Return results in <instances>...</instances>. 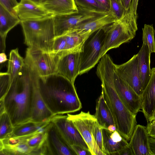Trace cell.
I'll use <instances>...</instances> for the list:
<instances>
[{
    "label": "cell",
    "mask_w": 155,
    "mask_h": 155,
    "mask_svg": "<svg viewBox=\"0 0 155 155\" xmlns=\"http://www.w3.org/2000/svg\"><path fill=\"white\" fill-rule=\"evenodd\" d=\"M115 67L110 57L106 54L99 62L96 73L101 81V94L113 115L116 130L128 141L137 125L136 115L128 109L116 91L114 81Z\"/></svg>",
    "instance_id": "obj_1"
},
{
    "label": "cell",
    "mask_w": 155,
    "mask_h": 155,
    "mask_svg": "<svg viewBox=\"0 0 155 155\" xmlns=\"http://www.w3.org/2000/svg\"><path fill=\"white\" fill-rule=\"evenodd\" d=\"M39 79L37 74L25 64L2 99L5 111L14 127L31 121L34 88Z\"/></svg>",
    "instance_id": "obj_2"
},
{
    "label": "cell",
    "mask_w": 155,
    "mask_h": 155,
    "mask_svg": "<svg viewBox=\"0 0 155 155\" xmlns=\"http://www.w3.org/2000/svg\"><path fill=\"white\" fill-rule=\"evenodd\" d=\"M40 90L54 116L74 113L82 108L74 84L62 77L55 74L44 81L40 79Z\"/></svg>",
    "instance_id": "obj_3"
},
{
    "label": "cell",
    "mask_w": 155,
    "mask_h": 155,
    "mask_svg": "<svg viewBox=\"0 0 155 155\" xmlns=\"http://www.w3.org/2000/svg\"><path fill=\"white\" fill-rule=\"evenodd\" d=\"M54 16L20 21L24 43L28 47L51 52L56 38Z\"/></svg>",
    "instance_id": "obj_4"
},
{
    "label": "cell",
    "mask_w": 155,
    "mask_h": 155,
    "mask_svg": "<svg viewBox=\"0 0 155 155\" xmlns=\"http://www.w3.org/2000/svg\"><path fill=\"white\" fill-rule=\"evenodd\" d=\"M137 14L129 8L120 19L105 26V35L101 58L109 50L131 41L138 29Z\"/></svg>",
    "instance_id": "obj_5"
},
{
    "label": "cell",
    "mask_w": 155,
    "mask_h": 155,
    "mask_svg": "<svg viewBox=\"0 0 155 155\" xmlns=\"http://www.w3.org/2000/svg\"><path fill=\"white\" fill-rule=\"evenodd\" d=\"M105 27L91 34L84 41L81 52L80 75L87 72L100 60L105 35Z\"/></svg>",
    "instance_id": "obj_6"
},
{
    "label": "cell",
    "mask_w": 155,
    "mask_h": 155,
    "mask_svg": "<svg viewBox=\"0 0 155 155\" xmlns=\"http://www.w3.org/2000/svg\"><path fill=\"white\" fill-rule=\"evenodd\" d=\"M58 59L51 53L28 47L25 52V64L38 75L40 80H45L57 74Z\"/></svg>",
    "instance_id": "obj_7"
},
{
    "label": "cell",
    "mask_w": 155,
    "mask_h": 155,
    "mask_svg": "<svg viewBox=\"0 0 155 155\" xmlns=\"http://www.w3.org/2000/svg\"><path fill=\"white\" fill-rule=\"evenodd\" d=\"M78 12L71 14L54 15L56 37L64 35L76 27L109 13L95 12L78 7Z\"/></svg>",
    "instance_id": "obj_8"
},
{
    "label": "cell",
    "mask_w": 155,
    "mask_h": 155,
    "mask_svg": "<svg viewBox=\"0 0 155 155\" xmlns=\"http://www.w3.org/2000/svg\"><path fill=\"white\" fill-rule=\"evenodd\" d=\"M46 132V137L40 149L41 155H76L64 140L51 120Z\"/></svg>",
    "instance_id": "obj_9"
},
{
    "label": "cell",
    "mask_w": 155,
    "mask_h": 155,
    "mask_svg": "<svg viewBox=\"0 0 155 155\" xmlns=\"http://www.w3.org/2000/svg\"><path fill=\"white\" fill-rule=\"evenodd\" d=\"M82 47L70 51L57 58V74L66 79L73 84L79 75Z\"/></svg>",
    "instance_id": "obj_10"
},
{
    "label": "cell",
    "mask_w": 155,
    "mask_h": 155,
    "mask_svg": "<svg viewBox=\"0 0 155 155\" xmlns=\"http://www.w3.org/2000/svg\"><path fill=\"white\" fill-rule=\"evenodd\" d=\"M67 115L57 114L51 120L65 142L70 147L78 145L89 150L87 145Z\"/></svg>",
    "instance_id": "obj_11"
},
{
    "label": "cell",
    "mask_w": 155,
    "mask_h": 155,
    "mask_svg": "<svg viewBox=\"0 0 155 155\" xmlns=\"http://www.w3.org/2000/svg\"><path fill=\"white\" fill-rule=\"evenodd\" d=\"M67 118L71 120L87 145L92 155H94V150L97 144L93 138L92 131L97 120L94 115L81 111L78 114H67Z\"/></svg>",
    "instance_id": "obj_12"
},
{
    "label": "cell",
    "mask_w": 155,
    "mask_h": 155,
    "mask_svg": "<svg viewBox=\"0 0 155 155\" xmlns=\"http://www.w3.org/2000/svg\"><path fill=\"white\" fill-rule=\"evenodd\" d=\"M115 71L122 80L141 96L143 90L140 78L137 54L134 55L123 64H115Z\"/></svg>",
    "instance_id": "obj_13"
},
{
    "label": "cell",
    "mask_w": 155,
    "mask_h": 155,
    "mask_svg": "<svg viewBox=\"0 0 155 155\" xmlns=\"http://www.w3.org/2000/svg\"><path fill=\"white\" fill-rule=\"evenodd\" d=\"M114 81L115 90L120 100L131 113L137 115L141 109V97L122 80L115 71L114 74Z\"/></svg>",
    "instance_id": "obj_14"
},
{
    "label": "cell",
    "mask_w": 155,
    "mask_h": 155,
    "mask_svg": "<svg viewBox=\"0 0 155 155\" xmlns=\"http://www.w3.org/2000/svg\"><path fill=\"white\" fill-rule=\"evenodd\" d=\"M54 115L47 107L40 90V78L34 87L31 121L35 123L46 122L51 120Z\"/></svg>",
    "instance_id": "obj_15"
},
{
    "label": "cell",
    "mask_w": 155,
    "mask_h": 155,
    "mask_svg": "<svg viewBox=\"0 0 155 155\" xmlns=\"http://www.w3.org/2000/svg\"><path fill=\"white\" fill-rule=\"evenodd\" d=\"M15 10L20 21L40 19L54 15L43 6L31 0H21Z\"/></svg>",
    "instance_id": "obj_16"
},
{
    "label": "cell",
    "mask_w": 155,
    "mask_h": 155,
    "mask_svg": "<svg viewBox=\"0 0 155 155\" xmlns=\"http://www.w3.org/2000/svg\"><path fill=\"white\" fill-rule=\"evenodd\" d=\"M149 137L146 127L140 124L137 125L129 143L134 155H153Z\"/></svg>",
    "instance_id": "obj_17"
},
{
    "label": "cell",
    "mask_w": 155,
    "mask_h": 155,
    "mask_svg": "<svg viewBox=\"0 0 155 155\" xmlns=\"http://www.w3.org/2000/svg\"><path fill=\"white\" fill-rule=\"evenodd\" d=\"M141 97L142 112L148 122L155 110V67L151 69L150 78Z\"/></svg>",
    "instance_id": "obj_18"
},
{
    "label": "cell",
    "mask_w": 155,
    "mask_h": 155,
    "mask_svg": "<svg viewBox=\"0 0 155 155\" xmlns=\"http://www.w3.org/2000/svg\"><path fill=\"white\" fill-rule=\"evenodd\" d=\"M115 20L112 15L108 13L78 25L71 31L79 34L89 36L98 29L114 22Z\"/></svg>",
    "instance_id": "obj_19"
},
{
    "label": "cell",
    "mask_w": 155,
    "mask_h": 155,
    "mask_svg": "<svg viewBox=\"0 0 155 155\" xmlns=\"http://www.w3.org/2000/svg\"><path fill=\"white\" fill-rule=\"evenodd\" d=\"M137 54L141 85L143 91L149 82L151 74L150 67L151 54L148 46L143 43Z\"/></svg>",
    "instance_id": "obj_20"
},
{
    "label": "cell",
    "mask_w": 155,
    "mask_h": 155,
    "mask_svg": "<svg viewBox=\"0 0 155 155\" xmlns=\"http://www.w3.org/2000/svg\"><path fill=\"white\" fill-rule=\"evenodd\" d=\"M43 6L54 15L71 14L78 11L74 0H47Z\"/></svg>",
    "instance_id": "obj_21"
},
{
    "label": "cell",
    "mask_w": 155,
    "mask_h": 155,
    "mask_svg": "<svg viewBox=\"0 0 155 155\" xmlns=\"http://www.w3.org/2000/svg\"><path fill=\"white\" fill-rule=\"evenodd\" d=\"M94 116L102 129L107 130L110 125H115L113 115L102 94L97 100Z\"/></svg>",
    "instance_id": "obj_22"
},
{
    "label": "cell",
    "mask_w": 155,
    "mask_h": 155,
    "mask_svg": "<svg viewBox=\"0 0 155 155\" xmlns=\"http://www.w3.org/2000/svg\"><path fill=\"white\" fill-rule=\"evenodd\" d=\"M25 64L24 59L21 56L18 48L10 52L7 73L9 76V87L22 70Z\"/></svg>",
    "instance_id": "obj_23"
},
{
    "label": "cell",
    "mask_w": 155,
    "mask_h": 155,
    "mask_svg": "<svg viewBox=\"0 0 155 155\" xmlns=\"http://www.w3.org/2000/svg\"><path fill=\"white\" fill-rule=\"evenodd\" d=\"M20 22L17 15L11 13L0 4V35L1 38L6 39L8 32Z\"/></svg>",
    "instance_id": "obj_24"
},
{
    "label": "cell",
    "mask_w": 155,
    "mask_h": 155,
    "mask_svg": "<svg viewBox=\"0 0 155 155\" xmlns=\"http://www.w3.org/2000/svg\"><path fill=\"white\" fill-rule=\"evenodd\" d=\"M111 133L107 129H102L103 145L105 155H116L129 144L125 139L120 142L114 141L110 137Z\"/></svg>",
    "instance_id": "obj_25"
},
{
    "label": "cell",
    "mask_w": 155,
    "mask_h": 155,
    "mask_svg": "<svg viewBox=\"0 0 155 155\" xmlns=\"http://www.w3.org/2000/svg\"><path fill=\"white\" fill-rule=\"evenodd\" d=\"M48 122V121L35 123L30 121L14 127L13 133L10 137H23L39 133L38 131L47 125Z\"/></svg>",
    "instance_id": "obj_26"
},
{
    "label": "cell",
    "mask_w": 155,
    "mask_h": 155,
    "mask_svg": "<svg viewBox=\"0 0 155 155\" xmlns=\"http://www.w3.org/2000/svg\"><path fill=\"white\" fill-rule=\"evenodd\" d=\"M14 128V127L7 113L5 112L0 114V140L10 137Z\"/></svg>",
    "instance_id": "obj_27"
},
{
    "label": "cell",
    "mask_w": 155,
    "mask_h": 155,
    "mask_svg": "<svg viewBox=\"0 0 155 155\" xmlns=\"http://www.w3.org/2000/svg\"><path fill=\"white\" fill-rule=\"evenodd\" d=\"M142 30L143 43L148 46L150 54L155 53V30L153 25L145 24Z\"/></svg>",
    "instance_id": "obj_28"
},
{
    "label": "cell",
    "mask_w": 155,
    "mask_h": 155,
    "mask_svg": "<svg viewBox=\"0 0 155 155\" xmlns=\"http://www.w3.org/2000/svg\"><path fill=\"white\" fill-rule=\"evenodd\" d=\"M46 136L45 131L44 133L35 134L26 139V142L30 147L34 150L35 155H41L40 149Z\"/></svg>",
    "instance_id": "obj_29"
},
{
    "label": "cell",
    "mask_w": 155,
    "mask_h": 155,
    "mask_svg": "<svg viewBox=\"0 0 155 155\" xmlns=\"http://www.w3.org/2000/svg\"><path fill=\"white\" fill-rule=\"evenodd\" d=\"M69 51L67 50L65 35L56 37L51 53L58 58Z\"/></svg>",
    "instance_id": "obj_30"
},
{
    "label": "cell",
    "mask_w": 155,
    "mask_h": 155,
    "mask_svg": "<svg viewBox=\"0 0 155 155\" xmlns=\"http://www.w3.org/2000/svg\"><path fill=\"white\" fill-rule=\"evenodd\" d=\"M74 1L78 7L95 12L109 13L108 10L100 5L96 0H74Z\"/></svg>",
    "instance_id": "obj_31"
},
{
    "label": "cell",
    "mask_w": 155,
    "mask_h": 155,
    "mask_svg": "<svg viewBox=\"0 0 155 155\" xmlns=\"http://www.w3.org/2000/svg\"><path fill=\"white\" fill-rule=\"evenodd\" d=\"M126 11L121 3L117 0H110L109 13L114 17L116 20L120 18Z\"/></svg>",
    "instance_id": "obj_32"
},
{
    "label": "cell",
    "mask_w": 155,
    "mask_h": 155,
    "mask_svg": "<svg viewBox=\"0 0 155 155\" xmlns=\"http://www.w3.org/2000/svg\"><path fill=\"white\" fill-rule=\"evenodd\" d=\"M92 134L94 140L104 153L103 145L102 129L99 126L97 120L93 126Z\"/></svg>",
    "instance_id": "obj_33"
},
{
    "label": "cell",
    "mask_w": 155,
    "mask_h": 155,
    "mask_svg": "<svg viewBox=\"0 0 155 155\" xmlns=\"http://www.w3.org/2000/svg\"><path fill=\"white\" fill-rule=\"evenodd\" d=\"M9 88L8 74L7 72L1 73L0 100L3 99Z\"/></svg>",
    "instance_id": "obj_34"
},
{
    "label": "cell",
    "mask_w": 155,
    "mask_h": 155,
    "mask_svg": "<svg viewBox=\"0 0 155 155\" xmlns=\"http://www.w3.org/2000/svg\"><path fill=\"white\" fill-rule=\"evenodd\" d=\"M18 3L16 0H0V4L3 5L11 13L17 15L15 8Z\"/></svg>",
    "instance_id": "obj_35"
},
{
    "label": "cell",
    "mask_w": 155,
    "mask_h": 155,
    "mask_svg": "<svg viewBox=\"0 0 155 155\" xmlns=\"http://www.w3.org/2000/svg\"><path fill=\"white\" fill-rule=\"evenodd\" d=\"M71 147L77 155H89L91 154L89 150L78 145H73Z\"/></svg>",
    "instance_id": "obj_36"
},
{
    "label": "cell",
    "mask_w": 155,
    "mask_h": 155,
    "mask_svg": "<svg viewBox=\"0 0 155 155\" xmlns=\"http://www.w3.org/2000/svg\"><path fill=\"white\" fill-rule=\"evenodd\" d=\"M116 155H134L133 151L129 144L117 153Z\"/></svg>",
    "instance_id": "obj_37"
},
{
    "label": "cell",
    "mask_w": 155,
    "mask_h": 155,
    "mask_svg": "<svg viewBox=\"0 0 155 155\" xmlns=\"http://www.w3.org/2000/svg\"><path fill=\"white\" fill-rule=\"evenodd\" d=\"M110 137L114 141L117 142H120L125 139L120 134L117 130L111 133Z\"/></svg>",
    "instance_id": "obj_38"
},
{
    "label": "cell",
    "mask_w": 155,
    "mask_h": 155,
    "mask_svg": "<svg viewBox=\"0 0 155 155\" xmlns=\"http://www.w3.org/2000/svg\"><path fill=\"white\" fill-rule=\"evenodd\" d=\"M101 6L109 11L110 5V0H96Z\"/></svg>",
    "instance_id": "obj_39"
},
{
    "label": "cell",
    "mask_w": 155,
    "mask_h": 155,
    "mask_svg": "<svg viewBox=\"0 0 155 155\" xmlns=\"http://www.w3.org/2000/svg\"><path fill=\"white\" fill-rule=\"evenodd\" d=\"M150 147L153 155H155V139L149 137Z\"/></svg>",
    "instance_id": "obj_40"
},
{
    "label": "cell",
    "mask_w": 155,
    "mask_h": 155,
    "mask_svg": "<svg viewBox=\"0 0 155 155\" xmlns=\"http://www.w3.org/2000/svg\"><path fill=\"white\" fill-rule=\"evenodd\" d=\"M148 133L155 130V120L148 122L146 127Z\"/></svg>",
    "instance_id": "obj_41"
},
{
    "label": "cell",
    "mask_w": 155,
    "mask_h": 155,
    "mask_svg": "<svg viewBox=\"0 0 155 155\" xmlns=\"http://www.w3.org/2000/svg\"><path fill=\"white\" fill-rule=\"evenodd\" d=\"M131 0H121V2L126 11L129 9Z\"/></svg>",
    "instance_id": "obj_42"
},
{
    "label": "cell",
    "mask_w": 155,
    "mask_h": 155,
    "mask_svg": "<svg viewBox=\"0 0 155 155\" xmlns=\"http://www.w3.org/2000/svg\"><path fill=\"white\" fill-rule=\"evenodd\" d=\"M7 60L6 55L5 53H1L0 54V62L1 64L3 63Z\"/></svg>",
    "instance_id": "obj_43"
},
{
    "label": "cell",
    "mask_w": 155,
    "mask_h": 155,
    "mask_svg": "<svg viewBox=\"0 0 155 155\" xmlns=\"http://www.w3.org/2000/svg\"><path fill=\"white\" fill-rule=\"evenodd\" d=\"M36 4L43 6L47 0H31Z\"/></svg>",
    "instance_id": "obj_44"
},
{
    "label": "cell",
    "mask_w": 155,
    "mask_h": 155,
    "mask_svg": "<svg viewBox=\"0 0 155 155\" xmlns=\"http://www.w3.org/2000/svg\"><path fill=\"white\" fill-rule=\"evenodd\" d=\"M111 132H113L116 130V127L115 125H110L107 129Z\"/></svg>",
    "instance_id": "obj_45"
},
{
    "label": "cell",
    "mask_w": 155,
    "mask_h": 155,
    "mask_svg": "<svg viewBox=\"0 0 155 155\" xmlns=\"http://www.w3.org/2000/svg\"><path fill=\"white\" fill-rule=\"evenodd\" d=\"M148 134L149 137L155 139V130L148 132Z\"/></svg>",
    "instance_id": "obj_46"
},
{
    "label": "cell",
    "mask_w": 155,
    "mask_h": 155,
    "mask_svg": "<svg viewBox=\"0 0 155 155\" xmlns=\"http://www.w3.org/2000/svg\"><path fill=\"white\" fill-rule=\"evenodd\" d=\"M154 120H155V110L153 114L152 117L151 118L150 121V122H151Z\"/></svg>",
    "instance_id": "obj_47"
},
{
    "label": "cell",
    "mask_w": 155,
    "mask_h": 155,
    "mask_svg": "<svg viewBox=\"0 0 155 155\" xmlns=\"http://www.w3.org/2000/svg\"><path fill=\"white\" fill-rule=\"evenodd\" d=\"M118 2H119L120 3H121V0H117Z\"/></svg>",
    "instance_id": "obj_48"
}]
</instances>
